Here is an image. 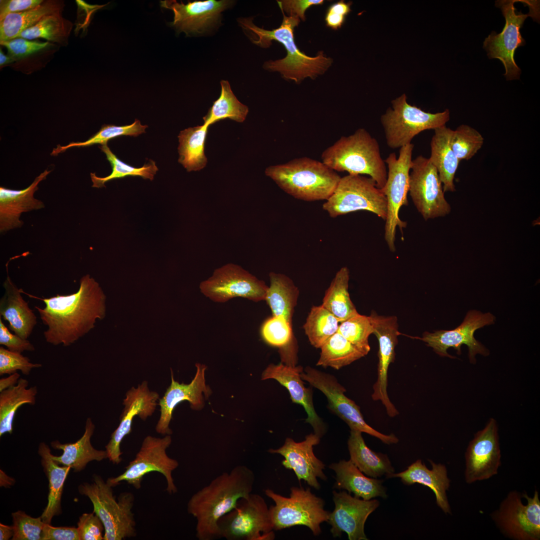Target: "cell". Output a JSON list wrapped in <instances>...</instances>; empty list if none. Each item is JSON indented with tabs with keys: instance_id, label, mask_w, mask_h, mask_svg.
Here are the masks:
<instances>
[{
	"instance_id": "8fae6325",
	"label": "cell",
	"mask_w": 540,
	"mask_h": 540,
	"mask_svg": "<svg viewBox=\"0 0 540 540\" xmlns=\"http://www.w3.org/2000/svg\"><path fill=\"white\" fill-rule=\"evenodd\" d=\"M505 537L513 540H540V500L535 490L532 497L525 492H510L498 508L490 514Z\"/></svg>"
},
{
	"instance_id": "836d02e7",
	"label": "cell",
	"mask_w": 540,
	"mask_h": 540,
	"mask_svg": "<svg viewBox=\"0 0 540 540\" xmlns=\"http://www.w3.org/2000/svg\"><path fill=\"white\" fill-rule=\"evenodd\" d=\"M265 300L272 316H281L292 325L294 310L300 294L293 280L286 274L270 272Z\"/></svg>"
},
{
	"instance_id": "db71d44e",
	"label": "cell",
	"mask_w": 540,
	"mask_h": 540,
	"mask_svg": "<svg viewBox=\"0 0 540 540\" xmlns=\"http://www.w3.org/2000/svg\"><path fill=\"white\" fill-rule=\"evenodd\" d=\"M352 2L340 0L331 4L328 8L325 21L327 26L337 30L344 24L346 16L350 12Z\"/></svg>"
},
{
	"instance_id": "f907efd6",
	"label": "cell",
	"mask_w": 540,
	"mask_h": 540,
	"mask_svg": "<svg viewBox=\"0 0 540 540\" xmlns=\"http://www.w3.org/2000/svg\"><path fill=\"white\" fill-rule=\"evenodd\" d=\"M77 528L80 540H104V526L94 512L83 514L79 518Z\"/></svg>"
},
{
	"instance_id": "9a60e30c",
	"label": "cell",
	"mask_w": 540,
	"mask_h": 540,
	"mask_svg": "<svg viewBox=\"0 0 540 540\" xmlns=\"http://www.w3.org/2000/svg\"><path fill=\"white\" fill-rule=\"evenodd\" d=\"M301 378L326 396L328 408L346 422L350 430L366 433L388 444L398 442L394 434H384L366 423L360 407L345 395L346 388L333 375L306 366L301 373Z\"/></svg>"
},
{
	"instance_id": "7a4b0ae2",
	"label": "cell",
	"mask_w": 540,
	"mask_h": 540,
	"mask_svg": "<svg viewBox=\"0 0 540 540\" xmlns=\"http://www.w3.org/2000/svg\"><path fill=\"white\" fill-rule=\"evenodd\" d=\"M254 482L252 470L238 465L220 474L191 496L187 510L196 520L198 539L220 538L218 520L234 508L240 499L252 493Z\"/></svg>"
},
{
	"instance_id": "74e56055",
	"label": "cell",
	"mask_w": 540,
	"mask_h": 540,
	"mask_svg": "<svg viewBox=\"0 0 540 540\" xmlns=\"http://www.w3.org/2000/svg\"><path fill=\"white\" fill-rule=\"evenodd\" d=\"M350 272L344 266L336 273L326 290L322 305L341 322L358 314L348 290Z\"/></svg>"
},
{
	"instance_id": "f6af8a7d",
	"label": "cell",
	"mask_w": 540,
	"mask_h": 540,
	"mask_svg": "<svg viewBox=\"0 0 540 540\" xmlns=\"http://www.w3.org/2000/svg\"><path fill=\"white\" fill-rule=\"evenodd\" d=\"M147 128L148 126L142 125L137 119L130 125L117 126L104 124L98 132L85 142H72L64 146L58 145L56 148H54L51 155H57L72 147H86L95 144H107L109 140L122 136H137L146 132L145 129Z\"/></svg>"
},
{
	"instance_id": "f1b7e54d",
	"label": "cell",
	"mask_w": 540,
	"mask_h": 540,
	"mask_svg": "<svg viewBox=\"0 0 540 540\" xmlns=\"http://www.w3.org/2000/svg\"><path fill=\"white\" fill-rule=\"evenodd\" d=\"M329 468L336 473L334 488L346 490L350 494L352 493L354 496L364 500L387 497L383 480L365 476L350 460L332 463Z\"/></svg>"
},
{
	"instance_id": "816d5d0a",
	"label": "cell",
	"mask_w": 540,
	"mask_h": 540,
	"mask_svg": "<svg viewBox=\"0 0 540 540\" xmlns=\"http://www.w3.org/2000/svg\"><path fill=\"white\" fill-rule=\"evenodd\" d=\"M0 43L6 48L10 56L16 60L30 55L51 45L48 42H31L22 38H16Z\"/></svg>"
},
{
	"instance_id": "d590c367",
	"label": "cell",
	"mask_w": 540,
	"mask_h": 540,
	"mask_svg": "<svg viewBox=\"0 0 540 540\" xmlns=\"http://www.w3.org/2000/svg\"><path fill=\"white\" fill-rule=\"evenodd\" d=\"M208 127L203 124L188 128L178 136V162L188 172L200 170L206 164L204 146Z\"/></svg>"
},
{
	"instance_id": "484cf974",
	"label": "cell",
	"mask_w": 540,
	"mask_h": 540,
	"mask_svg": "<svg viewBox=\"0 0 540 540\" xmlns=\"http://www.w3.org/2000/svg\"><path fill=\"white\" fill-rule=\"evenodd\" d=\"M50 171L45 170L38 176L28 188L13 190L0 187V232H6L20 228L24 222L20 220L22 214L44 207V203L34 198L40 182L46 179Z\"/></svg>"
},
{
	"instance_id": "f546056e",
	"label": "cell",
	"mask_w": 540,
	"mask_h": 540,
	"mask_svg": "<svg viewBox=\"0 0 540 540\" xmlns=\"http://www.w3.org/2000/svg\"><path fill=\"white\" fill-rule=\"evenodd\" d=\"M94 429L95 426L92 419L88 418L82 436L75 442L61 444L58 440L51 442L50 445L53 448L63 452L60 456L52 454V460L58 464L68 466L75 472H80L92 461L100 462L108 458L106 450H96L91 444L90 439Z\"/></svg>"
},
{
	"instance_id": "9c48e42d",
	"label": "cell",
	"mask_w": 540,
	"mask_h": 540,
	"mask_svg": "<svg viewBox=\"0 0 540 540\" xmlns=\"http://www.w3.org/2000/svg\"><path fill=\"white\" fill-rule=\"evenodd\" d=\"M322 208L332 218L358 210H367L386 220L387 199L370 177L348 174L341 178Z\"/></svg>"
},
{
	"instance_id": "f5cc1de1",
	"label": "cell",
	"mask_w": 540,
	"mask_h": 540,
	"mask_svg": "<svg viewBox=\"0 0 540 540\" xmlns=\"http://www.w3.org/2000/svg\"><path fill=\"white\" fill-rule=\"evenodd\" d=\"M0 344L4 346L10 351L19 353H22L24 351H34L35 350L33 344L28 340L11 333L2 322L0 316Z\"/></svg>"
},
{
	"instance_id": "ee69618b",
	"label": "cell",
	"mask_w": 540,
	"mask_h": 540,
	"mask_svg": "<svg viewBox=\"0 0 540 540\" xmlns=\"http://www.w3.org/2000/svg\"><path fill=\"white\" fill-rule=\"evenodd\" d=\"M71 22L63 18L60 12L44 16L34 26L20 33L18 38L32 40L42 38L62 42L70 34Z\"/></svg>"
},
{
	"instance_id": "7c38bea8",
	"label": "cell",
	"mask_w": 540,
	"mask_h": 540,
	"mask_svg": "<svg viewBox=\"0 0 540 540\" xmlns=\"http://www.w3.org/2000/svg\"><path fill=\"white\" fill-rule=\"evenodd\" d=\"M172 442L170 435L163 438L146 436L134 458L126 466L124 472L116 477L108 478L106 482L112 487L126 482L138 490L144 476L156 472L164 476L167 484L166 491L170 494H176L178 489L172 474L179 463L168 456L166 452Z\"/></svg>"
},
{
	"instance_id": "4316f807",
	"label": "cell",
	"mask_w": 540,
	"mask_h": 540,
	"mask_svg": "<svg viewBox=\"0 0 540 540\" xmlns=\"http://www.w3.org/2000/svg\"><path fill=\"white\" fill-rule=\"evenodd\" d=\"M432 469L427 468L420 460H416L402 472L386 476V478H399L406 485L416 483L428 487L434 492L438 506L446 514H451L446 491L450 486V480L444 464H436L429 460Z\"/></svg>"
},
{
	"instance_id": "8992f818",
	"label": "cell",
	"mask_w": 540,
	"mask_h": 540,
	"mask_svg": "<svg viewBox=\"0 0 540 540\" xmlns=\"http://www.w3.org/2000/svg\"><path fill=\"white\" fill-rule=\"evenodd\" d=\"M112 486L99 475L94 474L91 483L84 482L78 492L86 496L93 505L94 512L104 528V540H122L136 536V522L132 508L134 496L130 492H122L117 498Z\"/></svg>"
},
{
	"instance_id": "94428289",
	"label": "cell",
	"mask_w": 540,
	"mask_h": 540,
	"mask_svg": "<svg viewBox=\"0 0 540 540\" xmlns=\"http://www.w3.org/2000/svg\"><path fill=\"white\" fill-rule=\"evenodd\" d=\"M16 59L10 56H7L4 55L2 52V50H0V65L2 66L6 64H10L15 61Z\"/></svg>"
},
{
	"instance_id": "6da1fadb",
	"label": "cell",
	"mask_w": 540,
	"mask_h": 540,
	"mask_svg": "<svg viewBox=\"0 0 540 540\" xmlns=\"http://www.w3.org/2000/svg\"><path fill=\"white\" fill-rule=\"evenodd\" d=\"M27 294L44 303L43 308H35L48 327L44 332L46 341L54 346H70L94 327L97 318L106 316V296L89 274L80 278L78 290L70 294L44 298Z\"/></svg>"
},
{
	"instance_id": "2e32d148",
	"label": "cell",
	"mask_w": 540,
	"mask_h": 540,
	"mask_svg": "<svg viewBox=\"0 0 540 540\" xmlns=\"http://www.w3.org/2000/svg\"><path fill=\"white\" fill-rule=\"evenodd\" d=\"M268 287L264 282L232 263L216 268L200 284L204 295L214 302L222 303L234 298L254 302L265 300Z\"/></svg>"
},
{
	"instance_id": "11a10c76",
	"label": "cell",
	"mask_w": 540,
	"mask_h": 540,
	"mask_svg": "<svg viewBox=\"0 0 540 540\" xmlns=\"http://www.w3.org/2000/svg\"><path fill=\"white\" fill-rule=\"evenodd\" d=\"M323 0H278L282 10L289 14V16L301 19L304 21L305 12L313 5L322 4Z\"/></svg>"
},
{
	"instance_id": "bcb514c9",
	"label": "cell",
	"mask_w": 540,
	"mask_h": 540,
	"mask_svg": "<svg viewBox=\"0 0 540 540\" xmlns=\"http://www.w3.org/2000/svg\"><path fill=\"white\" fill-rule=\"evenodd\" d=\"M338 332L366 356L370 352L368 338L373 332L370 316L358 313L340 322Z\"/></svg>"
},
{
	"instance_id": "52a82bcc",
	"label": "cell",
	"mask_w": 540,
	"mask_h": 540,
	"mask_svg": "<svg viewBox=\"0 0 540 540\" xmlns=\"http://www.w3.org/2000/svg\"><path fill=\"white\" fill-rule=\"evenodd\" d=\"M264 492L274 502L269 508L274 530L304 526L314 536L321 534L320 524L328 522L330 512L324 510V500L312 494L309 488L292 486L288 498L269 488Z\"/></svg>"
},
{
	"instance_id": "ac0fdd59",
	"label": "cell",
	"mask_w": 540,
	"mask_h": 540,
	"mask_svg": "<svg viewBox=\"0 0 540 540\" xmlns=\"http://www.w3.org/2000/svg\"><path fill=\"white\" fill-rule=\"evenodd\" d=\"M495 316L490 312L483 314L471 310L468 312L463 322L457 328L449 330H440L434 332H424L422 337L418 338L432 348L441 356L454 358L449 354L447 350L453 348L460 354L461 346L466 344L468 349V358L471 363L476 362L475 356L480 354H489V351L474 337L475 331L485 326L494 324Z\"/></svg>"
},
{
	"instance_id": "91938a15",
	"label": "cell",
	"mask_w": 540,
	"mask_h": 540,
	"mask_svg": "<svg viewBox=\"0 0 540 540\" xmlns=\"http://www.w3.org/2000/svg\"><path fill=\"white\" fill-rule=\"evenodd\" d=\"M14 534V530L12 526H9L0 524V540H8L12 538Z\"/></svg>"
},
{
	"instance_id": "d6986e66",
	"label": "cell",
	"mask_w": 540,
	"mask_h": 540,
	"mask_svg": "<svg viewBox=\"0 0 540 540\" xmlns=\"http://www.w3.org/2000/svg\"><path fill=\"white\" fill-rule=\"evenodd\" d=\"M498 427L490 418L469 442L464 454V480L472 484L496 475L501 465Z\"/></svg>"
},
{
	"instance_id": "d6a6232c",
	"label": "cell",
	"mask_w": 540,
	"mask_h": 540,
	"mask_svg": "<svg viewBox=\"0 0 540 540\" xmlns=\"http://www.w3.org/2000/svg\"><path fill=\"white\" fill-rule=\"evenodd\" d=\"M362 433L350 430L348 446L352 462L370 478H376L394 473V469L388 456L371 450L366 444Z\"/></svg>"
},
{
	"instance_id": "7402d4cb",
	"label": "cell",
	"mask_w": 540,
	"mask_h": 540,
	"mask_svg": "<svg viewBox=\"0 0 540 540\" xmlns=\"http://www.w3.org/2000/svg\"><path fill=\"white\" fill-rule=\"evenodd\" d=\"M196 374L188 384H180L174 380L173 372L170 368L171 383L167 388L164 396L159 398L160 416L156 426V432L162 435H170L172 430L170 424L172 418V412L176 406L180 402L188 401L190 408L194 410L202 409L204 404V398H207L212 392L206 386L205 380V371L206 366L204 364H196Z\"/></svg>"
},
{
	"instance_id": "7bdbcfd3",
	"label": "cell",
	"mask_w": 540,
	"mask_h": 540,
	"mask_svg": "<svg viewBox=\"0 0 540 540\" xmlns=\"http://www.w3.org/2000/svg\"><path fill=\"white\" fill-rule=\"evenodd\" d=\"M339 321L322 305L313 306L303 328L310 344L320 348L338 332Z\"/></svg>"
},
{
	"instance_id": "9f6ffc18",
	"label": "cell",
	"mask_w": 540,
	"mask_h": 540,
	"mask_svg": "<svg viewBox=\"0 0 540 540\" xmlns=\"http://www.w3.org/2000/svg\"><path fill=\"white\" fill-rule=\"evenodd\" d=\"M44 1L42 0H4L0 2V21L8 14L24 12L34 8Z\"/></svg>"
},
{
	"instance_id": "ba28073f",
	"label": "cell",
	"mask_w": 540,
	"mask_h": 540,
	"mask_svg": "<svg viewBox=\"0 0 540 540\" xmlns=\"http://www.w3.org/2000/svg\"><path fill=\"white\" fill-rule=\"evenodd\" d=\"M406 94L392 102V109L388 108L380 117L386 144L393 149L411 144L413 138L428 130H436L446 126L450 119L448 109L432 114L408 104Z\"/></svg>"
},
{
	"instance_id": "6f0895ef",
	"label": "cell",
	"mask_w": 540,
	"mask_h": 540,
	"mask_svg": "<svg viewBox=\"0 0 540 540\" xmlns=\"http://www.w3.org/2000/svg\"><path fill=\"white\" fill-rule=\"evenodd\" d=\"M42 540H80V538L76 528L54 527L46 523Z\"/></svg>"
},
{
	"instance_id": "5bb4252c",
	"label": "cell",
	"mask_w": 540,
	"mask_h": 540,
	"mask_svg": "<svg viewBox=\"0 0 540 540\" xmlns=\"http://www.w3.org/2000/svg\"><path fill=\"white\" fill-rule=\"evenodd\" d=\"M518 0H498L496 6L500 8L506 20L504 26L500 33L492 32L484 42L483 48L487 52L489 58H498L503 64L507 80L518 79L520 69L516 64L514 56L516 49L526 44L520 32V28L528 16L536 18L538 12L530 1L528 14L518 12L514 4Z\"/></svg>"
},
{
	"instance_id": "681fc988",
	"label": "cell",
	"mask_w": 540,
	"mask_h": 540,
	"mask_svg": "<svg viewBox=\"0 0 540 540\" xmlns=\"http://www.w3.org/2000/svg\"><path fill=\"white\" fill-rule=\"evenodd\" d=\"M42 366L40 364H34L22 353L12 352L4 347H0V375L11 374L20 370L22 374L28 375L34 368Z\"/></svg>"
},
{
	"instance_id": "83f0119b",
	"label": "cell",
	"mask_w": 540,
	"mask_h": 540,
	"mask_svg": "<svg viewBox=\"0 0 540 540\" xmlns=\"http://www.w3.org/2000/svg\"><path fill=\"white\" fill-rule=\"evenodd\" d=\"M4 294L0 300V316L8 321L9 328L23 339L31 334L36 325V317L21 295L8 274L3 284Z\"/></svg>"
},
{
	"instance_id": "30bf717a",
	"label": "cell",
	"mask_w": 540,
	"mask_h": 540,
	"mask_svg": "<svg viewBox=\"0 0 540 540\" xmlns=\"http://www.w3.org/2000/svg\"><path fill=\"white\" fill-rule=\"evenodd\" d=\"M220 538L227 540H271L274 538L269 508L264 498L250 493L218 522Z\"/></svg>"
},
{
	"instance_id": "3957f363",
	"label": "cell",
	"mask_w": 540,
	"mask_h": 540,
	"mask_svg": "<svg viewBox=\"0 0 540 540\" xmlns=\"http://www.w3.org/2000/svg\"><path fill=\"white\" fill-rule=\"evenodd\" d=\"M282 22L277 28L268 30L260 28L253 24L250 18H240V26L256 36L252 42L262 48L269 47L272 40H276L284 46L286 56L282 59L265 62L264 67L272 72H279L286 79L292 80L296 83L304 78H314L322 74L331 66L332 60L326 58L322 52L314 57H310L301 52L295 44L294 28L298 25L300 19L286 16L282 10Z\"/></svg>"
},
{
	"instance_id": "1f68e13d",
	"label": "cell",
	"mask_w": 540,
	"mask_h": 540,
	"mask_svg": "<svg viewBox=\"0 0 540 540\" xmlns=\"http://www.w3.org/2000/svg\"><path fill=\"white\" fill-rule=\"evenodd\" d=\"M38 454L48 480L49 488L48 504L40 517L44 522L50 524L52 518L62 512L60 503L64 485L72 468L68 466H60L54 460L49 446L44 442L38 446Z\"/></svg>"
},
{
	"instance_id": "cb8c5ba5",
	"label": "cell",
	"mask_w": 540,
	"mask_h": 540,
	"mask_svg": "<svg viewBox=\"0 0 540 540\" xmlns=\"http://www.w3.org/2000/svg\"><path fill=\"white\" fill-rule=\"evenodd\" d=\"M232 4L231 0H227L194 1L186 4L176 0L160 2L162 7L174 12L172 25L186 34L207 31L218 22L221 13Z\"/></svg>"
},
{
	"instance_id": "5b68a950",
	"label": "cell",
	"mask_w": 540,
	"mask_h": 540,
	"mask_svg": "<svg viewBox=\"0 0 540 540\" xmlns=\"http://www.w3.org/2000/svg\"><path fill=\"white\" fill-rule=\"evenodd\" d=\"M265 174L288 194L307 202L327 200L341 178L322 162L308 157L268 166Z\"/></svg>"
},
{
	"instance_id": "b9f144b4",
	"label": "cell",
	"mask_w": 540,
	"mask_h": 540,
	"mask_svg": "<svg viewBox=\"0 0 540 540\" xmlns=\"http://www.w3.org/2000/svg\"><path fill=\"white\" fill-rule=\"evenodd\" d=\"M99 148L105 154L106 159L112 166V172L110 175L103 178L96 176L95 173H90V178L93 183L92 187H105L104 184L108 181L128 176H140L144 179L152 180L158 170L155 162L152 160H150L149 162L142 166L136 168L120 160L111 151L107 144L102 145Z\"/></svg>"
},
{
	"instance_id": "e0dca14e",
	"label": "cell",
	"mask_w": 540,
	"mask_h": 540,
	"mask_svg": "<svg viewBox=\"0 0 540 540\" xmlns=\"http://www.w3.org/2000/svg\"><path fill=\"white\" fill-rule=\"evenodd\" d=\"M410 173V196L418 211L427 220L451 212L438 172L428 158L418 156L412 160Z\"/></svg>"
},
{
	"instance_id": "8d00e7d4",
	"label": "cell",
	"mask_w": 540,
	"mask_h": 540,
	"mask_svg": "<svg viewBox=\"0 0 540 540\" xmlns=\"http://www.w3.org/2000/svg\"><path fill=\"white\" fill-rule=\"evenodd\" d=\"M62 9L59 2L48 0L34 8L8 14L0 21V42L18 38L22 32L34 26L44 16L60 12Z\"/></svg>"
},
{
	"instance_id": "603a6c76",
	"label": "cell",
	"mask_w": 540,
	"mask_h": 540,
	"mask_svg": "<svg viewBox=\"0 0 540 540\" xmlns=\"http://www.w3.org/2000/svg\"><path fill=\"white\" fill-rule=\"evenodd\" d=\"M320 437L316 434L307 435L305 440L296 442L287 438L284 444L277 449H270V454L282 455L284 460L282 463L287 469L294 472L298 480H304L310 486L318 490L320 486L318 478L327 479L323 470L325 464L314 455L313 448L320 442Z\"/></svg>"
},
{
	"instance_id": "ffe728a7",
	"label": "cell",
	"mask_w": 540,
	"mask_h": 540,
	"mask_svg": "<svg viewBox=\"0 0 540 540\" xmlns=\"http://www.w3.org/2000/svg\"><path fill=\"white\" fill-rule=\"evenodd\" d=\"M158 392L150 391L148 382L144 380L137 388L132 387L126 394L123 400V411L120 418V424L110 436L105 446L108 458L114 464H120L122 452L120 444L124 438L132 432L134 418L138 416L145 420L154 412L159 400Z\"/></svg>"
},
{
	"instance_id": "44dd1931",
	"label": "cell",
	"mask_w": 540,
	"mask_h": 540,
	"mask_svg": "<svg viewBox=\"0 0 540 540\" xmlns=\"http://www.w3.org/2000/svg\"><path fill=\"white\" fill-rule=\"evenodd\" d=\"M332 494L335 506L328 521L332 536L340 537L344 532L350 540H368L364 531V524L370 514L379 506V501L352 496L345 490H334Z\"/></svg>"
},
{
	"instance_id": "c3c4849f",
	"label": "cell",
	"mask_w": 540,
	"mask_h": 540,
	"mask_svg": "<svg viewBox=\"0 0 540 540\" xmlns=\"http://www.w3.org/2000/svg\"><path fill=\"white\" fill-rule=\"evenodd\" d=\"M14 534L12 540H42L46 523L41 517L33 518L24 512L18 510L12 514Z\"/></svg>"
},
{
	"instance_id": "f35d334b",
	"label": "cell",
	"mask_w": 540,
	"mask_h": 540,
	"mask_svg": "<svg viewBox=\"0 0 540 540\" xmlns=\"http://www.w3.org/2000/svg\"><path fill=\"white\" fill-rule=\"evenodd\" d=\"M317 366H330L336 370L349 365L366 355L338 332L320 348Z\"/></svg>"
},
{
	"instance_id": "4dcf8cb0",
	"label": "cell",
	"mask_w": 540,
	"mask_h": 540,
	"mask_svg": "<svg viewBox=\"0 0 540 540\" xmlns=\"http://www.w3.org/2000/svg\"><path fill=\"white\" fill-rule=\"evenodd\" d=\"M434 130L428 158L438 172L444 192H454L456 190L454 176L460 161L451 146L453 130L444 126Z\"/></svg>"
},
{
	"instance_id": "277c9868",
	"label": "cell",
	"mask_w": 540,
	"mask_h": 540,
	"mask_svg": "<svg viewBox=\"0 0 540 540\" xmlns=\"http://www.w3.org/2000/svg\"><path fill=\"white\" fill-rule=\"evenodd\" d=\"M322 162L334 171L368 175L382 189L387 178L386 163L378 140L364 128L342 136L322 152Z\"/></svg>"
},
{
	"instance_id": "ab89813d",
	"label": "cell",
	"mask_w": 540,
	"mask_h": 540,
	"mask_svg": "<svg viewBox=\"0 0 540 540\" xmlns=\"http://www.w3.org/2000/svg\"><path fill=\"white\" fill-rule=\"evenodd\" d=\"M220 86V96L214 102L206 115L203 118L204 124L209 126L226 118L238 122H243L248 114V107L237 99L228 80H221Z\"/></svg>"
},
{
	"instance_id": "680465c9",
	"label": "cell",
	"mask_w": 540,
	"mask_h": 540,
	"mask_svg": "<svg viewBox=\"0 0 540 540\" xmlns=\"http://www.w3.org/2000/svg\"><path fill=\"white\" fill-rule=\"evenodd\" d=\"M20 378V374L16 372L10 374L6 378L0 379V392L16 385Z\"/></svg>"
},
{
	"instance_id": "e575fe53",
	"label": "cell",
	"mask_w": 540,
	"mask_h": 540,
	"mask_svg": "<svg viewBox=\"0 0 540 540\" xmlns=\"http://www.w3.org/2000/svg\"><path fill=\"white\" fill-rule=\"evenodd\" d=\"M28 386L27 380L20 378L16 385L0 392V436L12 434L14 420L20 407L36 404L37 388Z\"/></svg>"
},
{
	"instance_id": "60d3db41",
	"label": "cell",
	"mask_w": 540,
	"mask_h": 540,
	"mask_svg": "<svg viewBox=\"0 0 540 540\" xmlns=\"http://www.w3.org/2000/svg\"><path fill=\"white\" fill-rule=\"evenodd\" d=\"M260 334L268 344L280 348L282 362L295 364L292 356V344L294 341L292 324L282 317L272 316L262 324Z\"/></svg>"
},
{
	"instance_id": "d4e9b609",
	"label": "cell",
	"mask_w": 540,
	"mask_h": 540,
	"mask_svg": "<svg viewBox=\"0 0 540 540\" xmlns=\"http://www.w3.org/2000/svg\"><path fill=\"white\" fill-rule=\"evenodd\" d=\"M303 370L301 366L282 362L276 364H272L264 370L261 379H274L284 386L290 393L292 402L304 407L307 414L306 422L312 426L314 434L321 438L325 432L326 426L314 410L312 390L304 385L301 378Z\"/></svg>"
},
{
	"instance_id": "7dc6e473",
	"label": "cell",
	"mask_w": 540,
	"mask_h": 540,
	"mask_svg": "<svg viewBox=\"0 0 540 540\" xmlns=\"http://www.w3.org/2000/svg\"><path fill=\"white\" fill-rule=\"evenodd\" d=\"M484 142V137L478 130L464 124L453 130L450 140L452 148L460 161L471 159Z\"/></svg>"
},
{
	"instance_id": "4fadbf2b",
	"label": "cell",
	"mask_w": 540,
	"mask_h": 540,
	"mask_svg": "<svg viewBox=\"0 0 540 540\" xmlns=\"http://www.w3.org/2000/svg\"><path fill=\"white\" fill-rule=\"evenodd\" d=\"M414 148L412 143L404 146L400 148L398 158L394 152H392L384 160L388 168L386 181L382 189L388 202L384 239L389 249L393 252L396 250V227L402 231L406 226V223L399 218L398 212L402 206L408 204L407 194Z\"/></svg>"
}]
</instances>
